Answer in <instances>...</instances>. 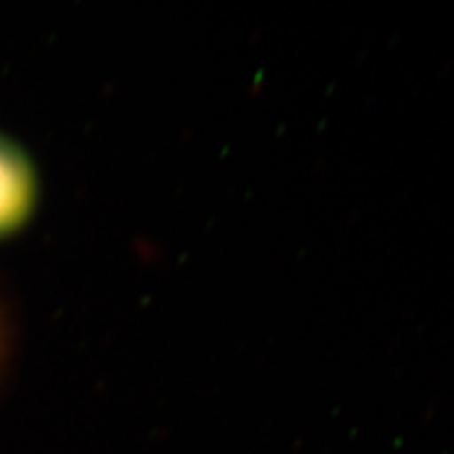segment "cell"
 Wrapping results in <instances>:
<instances>
[{"label": "cell", "mask_w": 454, "mask_h": 454, "mask_svg": "<svg viewBox=\"0 0 454 454\" xmlns=\"http://www.w3.org/2000/svg\"><path fill=\"white\" fill-rule=\"evenodd\" d=\"M35 170L12 142L0 138V237L16 233L36 205Z\"/></svg>", "instance_id": "1"}, {"label": "cell", "mask_w": 454, "mask_h": 454, "mask_svg": "<svg viewBox=\"0 0 454 454\" xmlns=\"http://www.w3.org/2000/svg\"><path fill=\"white\" fill-rule=\"evenodd\" d=\"M6 360V333L3 328V322H0V369H3Z\"/></svg>", "instance_id": "2"}]
</instances>
